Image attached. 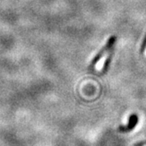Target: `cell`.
Segmentation results:
<instances>
[{"mask_svg":"<svg viewBox=\"0 0 146 146\" xmlns=\"http://www.w3.org/2000/svg\"><path fill=\"white\" fill-rule=\"evenodd\" d=\"M137 123V116L136 115H132L129 118V123L128 126H126V128H120V129L122 130H129L133 129Z\"/></svg>","mask_w":146,"mask_h":146,"instance_id":"1","label":"cell"},{"mask_svg":"<svg viewBox=\"0 0 146 146\" xmlns=\"http://www.w3.org/2000/svg\"><path fill=\"white\" fill-rule=\"evenodd\" d=\"M108 54H109V51L108 50V51L106 52L105 54L102 55V57H101V59L100 60V61L97 63V65H96V68H97V70H100V69L103 68V66H104V64H105V61H106V60H107V57L108 56Z\"/></svg>","mask_w":146,"mask_h":146,"instance_id":"2","label":"cell"}]
</instances>
